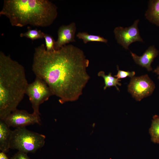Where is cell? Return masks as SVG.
<instances>
[{
  "label": "cell",
  "instance_id": "obj_4",
  "mask_svg": "<svg viewBox=\"0 0 159 159\" xmlns=\"http://www.w3.org/2000/svg\"><path fill=\"white\" fill-rule=\"evenodd\" d=\"M45 136L29 130L25 127L16 128L12 131L10 149L27 154L34 153L44 146Z\"/></svg>",
  "mask_w": 159,
  "mask_h": 159
},
{
  "label": "cell",
  "instance_id": "obj_12",
  "mask_svg": "<svg viewBox=\"0 0 159 159\" xmlns=\"http://www.w3.org/2000/svg\"><path fill=\"white\" fill-rule=\"evenodd\" d=\"M145 16L150 22L159 26V0L150 1Z\"/></svg>",
  "mask_w": 159,
  "mask_h": 159
},
{
  "label": "cell",
  "instance_id": "obj_15",
  "mask_svg": "<svg viewBox=\"0 0 159 159\" xmlns=\"http://www.w3.org/2000/svg\"><path fill=\"white\" fill-rule=\"evenodd\" d=\"M77 37L82 40L85 44L89 42H100L107 43L108 40L103 37L99 35L90 34L86 32H79Z\"/></svg>",
  "mask_w": 159,
  "mask_h": 159
},
{
  "label": "cell",
  "instance_id": "obj_2",
  "mask_svg": "<svg viewBox=\"0 0 159 159\" xmlns=\"http://www.w3.org/2000/svg\"><path fill=\"white\" fill-rule=\"evenodd\" d=\"M28 84L23 66L1 51L0 119L4 120L17 109Z\"/></svg>",
  "mask_w": 159,
  "mask_h": 159
},
{
  "label": "cell",
  "instance_id": "obj_8",
  "mask_svg": "<svg viewBox=\"0 0 159 159\" xmlns=\"http://www.w3.org/2000/svg\"><path fill=\"white\" fill-rule=\"evenodd\" d=\"M3 120L9 127L16 128L35 124H40L41 122L40 117L33 113L30 114L25 110L17 109L11 112Z\"/></svg>",
  "mask_w": 159,
  "mask_h": 159
},
{
  "label": "cell",
  "instance_id": "obj_1",
  "mask_svg": "<svg viewBox=\"0 0 159 159\" xmlns=\"http://www.w3.org/2000/svg\"><path fill=\"white\" fill-rule=\"evenodd\" d=\"M89 63L83 51L73 45L49 52L43 44L35 48L32 70L63 104L77 100L82 94L90 78Z\"/></svg>",
  "mask_w": 159,
  "mask_h": 159
},
{
  "label": "cell",
  "instance_id": "obj_21",
  "mask_svg": "<svg viewBox=\"0 0 159 159\" xmlns=\"http://www.w3.org/2000/svg\"><path fill=\"white\" fill-rule=\"evenodd\" d=\"M153 72L159 75L158 79L159 80V66H158Z\"/></svg>",
  "mask_w": 159,
  "mask_h": 159
},
{
  "label": "cell",
  "instance_id": "obj_18",
  "mask_svg": "<svg viewBox=\"0 0 159 159\" xmlns=\"http://www.w3.org/2000/svg\"><path fill=\"white\" fill-rule=\"evenodd\" d=\"M117 69L118 72L117 74L114 76L118 79L125 78L127 77L132 78L134 77L135 74V71L130 72L128 71H124L119 69L118 66H117Z\"/></svg>",
  "mask_w": 159,
  "mask_h": 159
},
{
  "label": "cell",
  "instance_id": "obj_19",
  "mask_svg": "<svg viewBox=\"0 0 159 159\" xmlns=\"http://www.w3.org/2000/svg\"><path fill=\"white\" fill-rule=\"evenodd\" d=\"M13 159H30L27 154L18 151L11 158Z\"/></svg>",
  "mask_w": 159,
  "mask_h": 159
},
{
  "label": "cell",
  "instance_id": "obj_14",
  "mask_svg": "<svg viewBox=\"0 0 159 159\" xmlns=\"http://www.w3.org/2000/svg\"><path fill=\"white\" fill-rule=\"evenodd\" d=\"M149 133L151 141L155 143H159V116L154 115L152 120L151 126L149 129Z\"/></svg>",
  "mask_w": 159,
  "mask_h": 159
},
{
  "label": "cell",
  "instance_id": "obj_10",
  "mask_svg": "<svg viewBox=\"0 0 159 159\" xmlns=\"http://www.w3.org/2000/svg\"><path fill=\"white\" fill-rule=\"evenodd\" d=\"M130 52L135 63L146 68L148 71L152 70L151 64L158 54V51L154 46H150L140 56L131 51Z\"/></svg>",
  "mask_w": 159,
  "mask_h": 159
},
{
  "label": "cell",
  "instance_id": "obj_7",
  "mask_svg": "<svg viewBox=\"0 0 159 159\" xmlns=\"http://www.w3.org/2000/svg\"><path fill=\"white\" fill-rule=\"evenodd\" d=\"M139 21V19H137L129 27L118 26L114 29V33L117 42L126 49H128L129 45L133 42H143L138 27Z\"/></svg>",
  "mask_w": 159,
  "mask_h": 159
},
{
  "label": "cell",
  "instance_id": "obj_11",
  "mask_svg": "<svg viewBox=\"0 0 159 159\" xmlns=\"http://www.w3.org/2000/svg\"><path fill=\"white\" fill-rule=\"evenodd\" d=\"M3 120L0 119V150L6 153L10 149L12 131Z\"/></svg>",
  "mask_w": 159,
  "mask_h": 159
},
{
  "label": "cell",
  "instance_id": "obj_20",
  "mask_svg": "<svg viewBox=\"0 0 159 159\" xmlns=\"http://www.w3.org/2000/svg\"><path fill=\"white\" fill-rule=\"evenodd\" d=\"M0 159H8L5 153L1 152L0 153Z\"/></svg>",
  "mask_w": 159,
  "mask_h": 159
},
{
  "label": "cell",
  "instance_id": "obj_22",
  "mask_svg": "<svg viewBox=\"0 0 159 159\" xmlns=\"http://www.w3.org/2000/svg\"><path fill=\"white\" fill-rule=\"evenodd\" d=\"M11 159H13L11 158Z\"/></svg>",
  "mask_w": 159,
  "mask_h": 159
},
{
  "label": "cell",
  "instance_id": "obj_9",
  "mask_svg": "<svg viewBox=\"0 0 159 159\" xmlns=\"http://www.w3.org/2000/svg\"><path fill=\"white\" fill-rule=\"evenodd\" d=\"M76 30V24L74 22L60 26L58 30V38L54 45L55 50H59L70 42H75V34Z\"/></svg>",
  "mask_w": 159,
  "mask_h": 159
},
{
  "label": "cell",
  "instance_id": "obj_6",
  "mask_svg": "<svg viewBox=\"0 0 159 159\" xmlns=\"http://www.w3.org/2000/svg\"><path fill=\"white\" fill-rule=\"evenodd\" d=\"M127 87L128 91L132 97L139 101L152 94L155 85L146 74L131 78Z\"/></svg>",
  "mask_w": 159,
  "mask_h": 159
},
{
  "label": "cell",
  "instance_id": "obj_16",
  "mask_svg": "<svg viewBox=\"0 0 159 159\" xmlns=\"http://www.w3.org/2000/svg\"><path fill=\"white\" fill-rule=\"evenodd\" d=\"M28 30L24 33H21L20 34L21 37H25L29 38L32 41L44 38L45 34L41 30L37 29H32L28 27Z\"/></svg>",
  "mask_w": 159,
  "mask_h": 159
},
{
  "label": "cell",
  "instance_id": "obj_5",
  "mask_svg": "<svg viewBox=\"0 0 159 159\" xmlns=\"http://www.w3.org/2000/svg\"><path fill=\"white\" fill-rule=\"evenodd\" d=\"M25 94L28 96L32 105L33 113L40 117L39 107L40 105L47 100L53 95L47 83L42 79L36 77L34 82L28 84Z\"/></svg>",
  "mask_w": 159,
  "mask_h": 159
},
{
  "label": "cell",
  "instance_id": "obj_13",
  "mask_svg": "<svg viewBox=\"0 0 159 159\" xmlns=\"http://www.w3.org/2000/svg\"><path fill=\"white\" fill-rule=\"evenodd\" d=\"M98 75L102 77L104 79L105 84L103 88L104 90H105L107 87L115 86L117 90L120 91V90L117 85H121V84L119 82L121 80L112 76L111 73L106 75L104 71H101L98 73Z\"/></svg>",
  "mask_w": 159,
  "mask_h": 159
},
{
  "label": "cell",
  "instance_id": "obj_17",
  "mask_svg": "<svg viewBox=\"0 0 159 159\" xmlns=\"http://www.w3.org/2000/svg\"><path fill=\"white\" fill-rule=\"evenodd\" d=\"M44 38L45 39V48L48 51H53L55 50L54 45L56 41L52 36L45 34Z\"/></svg>",
  "mask_w": 159,
  "mask_h": 159
},
{
  "label": "cell",
  "instance_id": "obj_3",
  "mask_svg": "<svg viewBox=\"0 0 159 159\" xmlns=\"http://www.w3.org/2000/svg\"><path fill=\"white\" fill-rule=\"evenodd\" d=\"M1 15L6 16L13 26L46 27L57 18V8L48 0H4Z\"/></svg>",
  "mask_w": 159,
  "mask_h": 159
}]
</instances>
